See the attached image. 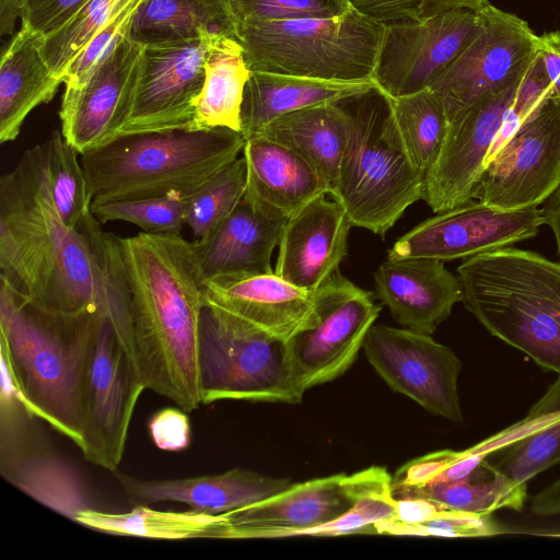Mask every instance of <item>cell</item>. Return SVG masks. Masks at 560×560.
<instances>
[{"label":"cell","mask_w":560,"mask_h":560,"mask_svg":"<svg viewBox=\"0 0 560 560\" xmlns=\"http://www.w3.org/2000/svg\"><path fill=\"white\" fill-rule=\"evenodd\" d=\"M105 260L124 299L143 386L190 412L202 405L199 325L206 291L192 242L180 234H105Z\"/></svg>","instance_id":"1"},{"label":"cell","mask_w":560,"mask_h":560,"mask_svg":"<svg viewBox=\"0 0 560 560\" xmlns=\"http://www.w3.org/2000/svg\"><path fill=\"white\" fill-rule=\"evenodd\" d=\"M104 238L94 214L79 229L62 221L51 194L47 140L1 176L0 279L37 307L113 318Z\"/></svg>","instance_id":"2"},{"label":"cell","mask_w":560,"mask_h":560,"mask_svg":"<svg viewBox=\"0 0 560 560\" xmlns=\"http://www.w3.org/2000/svg\"><path fill=\"white\" fill-rule=\"evenodd\" d=\"M100 314L44 311L0 279L1 363L32 413L79 448L84 377Z\"/></svg>","instance_id":"3"},{"label":"cell","mask_w":560,"mask_h":560,"mask_svg":"<svg viewBox=\"0 0 560 560\" xmlns=\"http://www.w3.org/2000/svg\"><path fill=\"white\" fill-rule=\"evenodd\" d=\"M462 303L494 337L560 374V262L512 246L464 259Z\"/></svg>","instance_id":"4"},{"label":"cell","mask_w":560,"mask_h":560,"mask_svg":"<svg viewBox=\"0 0 560 560\" xmlns=\"http://www.w3.org/2000/svg\"><path fill=\"white\" fill-rule=\"evenodd\" d=\"M245 141L229 128L130 135L80 160L92 205L170 195L186 199L235 161Z\"/></svg>","instance_id":"5"},{"label":"cell","mask_w":560,"mask_h":560,"mask_svg":"<svg viewBox=\"0 0 560 560\" xmlns=\"http://www.w3.org/2000/svg\"><path fill=\"white\" fill-rule=\"evenodd\" d=\"M347 138L337 194L351 226L385 233L422 199L424 176L405 156L376 86L342 100Z\"/></svg>","instance_id":"6"},{"label":"cell","mask_w":560,"mask_h":560,"mask_svg":"<svg viewBox=\"0 0 560 560\" xmlns=\"http://www.w3.org/2000/svg\"><path fill=\"white\" fill-rule=\"evenodd\" d=\"M385 25L351 7L328 19L235 25L252 71L334 81L371 80Z\"/></svg>","instance_id":"7"},{"label":"cell","mask_w":560,"mask_h":560,"mask_svg":"<svg viewBox=\"0 0 560 560\" xmlns=\"http://www.w3.org/2000/svg\"><path fill=\"white\" fill-rule=\"evenodd\" d=\"M198 368L202 405L224 399L293 405L306 392L294 376L284 340L207 303Z\"/></svg>","instance_id":"8"},{"label":"cell","mask_w":560,"mask_h":560,"mask_svg":"<svg viewBox=\"0 0 560 560\" xmlns=\"http://www.w3.org/2000/svg\"><path fill=\"white\" fill-rule=\"evenodd\" d=\"M145 389L136 362L113 323L100 314L83 388L85 460L112 472L121 462L135 407Z\"/></svg>","instance_id":"9"},{"label":"cell","mask_w":560,"mask_h":560,"mask_svg":"<svg viewBox=\"0 0 560 560\" xmlns=\"http://www.w3.org/2000/svg\"><path fill=\"white\" fill-rule=\"evenodd\" d=\"M314 299L311 319L285 341L292 371L305 390L348 371L382 310L372 292L339 271L314 291Z\"/></svg>","instance_id":"10"},{"label":"cell","mask_w":560,"mask_h":560,"mask_svg":"<svg viewBox=\"0 0 560 560\" xmlns=\"http://www.w3.org/2000/svg\"><path fill=\"white\" fill-rule=\"evenodd\" d=\"M392 479L384 467L373 466L352 475L293 482L266 500L223 513L217 538L304 536L307 530L340 517L370 493L392 488Z\"/></svg>","instance_id":"11"},{"label":"cell","mask_w":560,"mask_h":560,"mask_svg":"<svg viewBox=\"0 0 560 560\" xmlns=\"http://www.w3.org/2000/svg\"><path fill=\"white\" fill-rule=\"evenodd\" d=\"M560 186V102L555 94L486 161L474 199L501 210L537 207Z\"/></svg>","instance_id":"12"},{"label":"cell","mask_w":560,"mask_h":560,"mask_svg":"<svg viewBox=\"0 0 560 560\" xmlns=\"http://www.w3.org/2000/svg\"><path fill=\"white\" fill-rule=\"evenodd\" d=\"M478 12L477 35L429 86L440 97L448 121L513 82L539 51V36L526 21L490 2Z\"/></svg>","instance_id":"13"},{"label":"cell","mask_w":560,"mask_h":560,"mask_svg":"<svg viewBox=\"0 0 560 560\" xmlns=\"http://www.w3.org/2000/svg\"><path fill=\"white\" fill-rule=\"evenodd\" d=\"M213 35L143 47L131 105L117 138L192 130Z\"/></svg>","instance_id":"14"},{"label":"cell","mask_w":560,"mask_h":560,"mask_svg":"<svg viewBox=\"0 0 560 560\" xmlns=\"http://www.w3.org/2000/svg\"><path fill=\"white\" fill-rule=\"evenodd\" d=\"M480 24L479 12L465 8L384 24L371 80L392 98L429 88L469 45Z\"/></svg>","instance_id":"15"},{"label":"cell","mask_w":560,"mask_h":560,"mask_svg":"<svg viewBox=\"0 0 560 560\" xmlns=\"http://www.w3.org/2000/svg\"><path fill=\"white\" fill-rule=\"evenodd\" d=\"M362 348L393 390L430 413L454 422L463 420L457 390L462 362L451 348L428 334L386 325H373Z\"/></svg>","instance_id":"16"},{"label":"cell","mask_w":560,"mask_h":560,"mask_svg":"<svg viewBox=\"0 0 560 560\" xmlns=\"http://www.w3.org/2000/svg\"><path fill=\"white\" fill-rule=\"evenodd\" d=\"M37 418L20 397L0 400V472L15 488L74 522L91 509L79 471L48 445Z\"/></svg>","instance_id":"17"},{"label":"cell","mask_w":560,"mask_h":560,"mask_svg":"<svg viewBox=\"0 0 560 560\" xmlns=\"http://www.w3.org/2000/svg\"><path fill=\"white\" fill-rule=\"evenodd\" d=\"M542 224L537 207L501 210L471 200L416 225L395 242L387 258L466 259L534 237Z\"/></svg>","instance_id":"18"},{"label":"cell","mask_w":560,"mask_h":560,"mask_svg":"<svg viewBox=\"0 0 560 560\" xmlns=\"http://www.w3.org/2000/svg\"><path fill=\"white\" fill-rule=\"evenodd\" d=\"M527 71L448 121L439 155L424 175L422 200L433 212L474 200L486 160Z\"/></svg>","instance_id":"19"},{"label":"cell","mask_w":560,"mask_h":560,"mask_svg":"<svg viewBox=\"0 0 560 560\" xmlns=\"http://www.w3.org/2000/svg\"><path fill=\"white\" fill-rule=\"evenodd\" d=\"M143 47L127 34L80 84L66 85L60 131L80 154L118 137L131 105Z\"/></svg>","instance_id":"20"},{"label":"cell","mask_w":560,"mask_h":560,"mask_svg":"<svg viewBox=\"0 0 560 560\" xmlns=\"http://www.w3.org/2000/svg\"><path fill=\"white\" fill-rule=\"evenodd\" d=\"M326 196L288 219L278 245L275 273L308 291L337 273L348 252L351 224L341 205Z\"/></svg>","instance_id":"21"},{"label":"cell","mask_w":560,"mask_h":560,"mask_svg":"<svg viewBox=\"0 0 560 560\" xmlns=\"http://www.w3.org/2000/svg\"><path fill=\"white\" fill-rule=\"evenodd\" d=\"M206 303L287 341L311 319L314 291L275 271L231 272L205 280Z\"/></svg>","instance_id":"22"},{"label":"cell","mask_w":560,"mask_h":560,"mask_svg":"<svg viewBox=\"0 0 560 560\" xmlns=\"http://www.w3.org/2000/svg\"><path fill=\"white\" fill-rule=\"evenodd\" d=\"M374 282L376 298L395 322L422 334H433L462 302L458 277L436 259L387 258L374 272Z\"/></svg>","instance_id":"23"},{"label":"cell","mask_w":560,"mask_h":560,"mask_svg":"<svg viewBox=\"0 0 560 560\" xmlns=\"http://www.w3.org/2000/svg\"><path fill=\"white\" fill-rule=\"evenodd\" d=\"M122 490L140 503L179 502L192 510L223 514L255 504L292 486L244 468L223 474L163 480H144L115 471Z\"/></svg>","instance_id":"24"},{"label":"cell","mask_w":560,"mask_h":560,"mask_svg":"<svg viewBox=\"0 0 560 560\" xmlns=\"http://www.w3.org/2000/svg\"><path fill=\"white\" fill-rule=\"evenodd\" d=\"M287 221L244 195L207 237L192 241L203 277L272 271L271 255Z\"/></svg>","instance_id":"25"},{"label":"cell","mask_w":560,"mask_h":560,"mask_svg":"<svg viewBox=\"0 0 560 560\" xmlns=\"http://www.w3.org/2000/svg\"><path fill=\"white\" fill-rule=\"evenodd\" d=\"M245 195L287 219L314 199L328 195L315 170L290 149L262 137L245 141Z\"/></svg>","instance_id":"26"},{"label":"cell","mask_w":560,"mask_h":560,"mask_svg":"<svg viewBox=\"0 0 560 560\" xmlns=\"http://www.w3.org/2000/svg\"><path fill=\"white\" fill-rule=\"evenodd\" d=\"M372 80L334 81L253 71L243 95L241 133L245 140L283 115L366 92Z\"/></svg>","instance_id":"27"},{"label":"cell","mask_w":560,"mask_h":560,"mask_svg":"<svg viewBox=\"0 0 560 560\" xmlns=\"http://www.w3.org/2000/svg\"><path fill=\"white\" fill-rule=\"evenodd\" d=\"M254 137L266 138L296 153L320 176L328 195L336 196L347 138L342 100L278 117Z\"/></svg>","instance_id":"28"},{"label":"cell","mask_w":560,"mask_h":560,"mask_svg":"<svg viewBox=\"0 0 560 560\" xmlns=\"http://www.w3.org/2000/svg\"><path fill=\"white\" fill-rule=\"evenodd\" d=\"M42 36L21 27L0 63V142L15 140L28 114L55 96L57 78L39 50Z\"/></svg>","instance_id":"29"},{"label":"cell","mask_w":560,"mask_h":560,"mask_svg":"<svg viewBox=\"0 0 560 560\" xmlns=\"http://www.w3.org/2000/svg\"><path fill=\"white\" fill-rule=\"evenodd\" d=\"M205 33L235 37L228 0H142L128 35L147 46L194 39Z\"/></svg>","instance_id":"30"},{"label":"cell","mask_w":560,"mask_h":560,"mask_svg":"<svg viewBox=\"0 0 560 560\" xmlns=\"http://www.w3.org/2000/svg\"><path fill=\"white\" fill-rule=\"evenodd\" d=\"M252 72L236 37L214 34L205 63V82L192 130L229 128L241 132L244 89Z\"/></svg>","instance_id":"31"},{"label":"cell","mask_w":560,"mask_h":560,"mask_svg":"<svg viewBox=\"0 0 560 560\" xmlns=\"http://www.w3.org/2000/svg\"><path fill=\"white\" fill-rule=\"evenodd\" d=\"M392 492L395 499L422 498L444 509L491 515L499 510L521 511L527 499V483L510 479L487 458L460 480L392 488Z\"/></svg>","instance_id":"32"},{"label":"cell","mask_w":560,"mask_h":560,"mask_svg":"<svg viewBox=\"0 0 560 560\" xmlns=\"http://www.w3.org/2000/svg\"><path fill=\"white\" fill-rule=\"evenodd\" d=\"M223 522V514L192 509L184 512L158 511L145 505L127 513L85 509L74 520L77 524L109 535L167 540L217 538Z\"/></svg>","instance_id":"33"},{"label":"cell","mask_w":560,"mask_h":560,"mask_svg":"<svg viewBox=\"0 0 560 560\" xmlns=\"http://www.w3.org/2000/svg\"><path fill=\"white\" fill-rule=\"evenodd\" d=\"M388 101L397 141L411 166L424 176L436 160L447 131L445 108L431 88Z\"/></svg>","instance_id":"34"},{"label":"cell","mask_w":560,"mask_h":560,"mask_svg":"<svg viewBox=\"0 0 560 560\" xmlns=\"http://www.w3.org/2000/svg\"><path fill=\"white\" fill-rule=\"evenodd\" d=\"M54 201L62 221L79 229L93 217L92 198L80 153L55 130L47 139Z\"/></svg>","instance_id":"35"},{"label":"cell","mask_w":560,"mask_h":560,"mask_svg":"<svg viewBox=\"0 0 560 560\" xmlns=\"http://www.w3.org/2000/svg\"><path fill=\"white\" fill-rule=\"evenodd\" d=\"M133 0H90L61 28L39 40V50L52 73L63 81L67 68L85 45Z\"/></svg>","instance_id":"36"},{"label":"cell","mask_w":560,"mask_h":560,"mask_svg":"<svg viewBox=\"0 0 560 560\" xmlns=\"http://www.w3.org/2000/svg\"><path fill=\"white\" fill-rule=\"evenodd\" d=\"M247 171L241 154L220 173L186 198V225L194 241L207 237L243 199Z\"/></svg>","instance_id":"37"},{"label":"cell","mask_w":560,"mask_h":560,"mask_svg":"<svg viewBox=\"0 0 560 560\" xmlns=\"http://www.w3.org/2000/svg\"><path fill=\"white\" fill-rule=\"evenodd\" d=\"M92 212L101 223L124 221L151 234H180L186 225V199L174 195L94 203Z\"/></svg>","instance_id":"38"},{"label":"cell","mask_w":560,"mask_h":560,"mask_svg":"<svg viewBox=\"0 0 560 560\" xmlns=\"http://www.w3.org/2000/svg\"><path fill=\"white\" fill-rule=\"evenodd\" d=\"M492 465L516 482H528L560 464V421L502 450Z\"/></svg>","instance_id":"39"},{"label":"cell","mask_w":560,"mask_h":560,"mask_svg":"<svg viewBox=\"0 0 560 560\" xmlns=\"http://www.w3.org/2000/svg\"><path fill=\"white\" fill-rule=\"evenodd\" d=\"M505 530L491 515L442 508L432 518L418 524L386 520L375 524V534L442 537H489Z\"/></svg>","instance_id":"40"},{"label":"cell","mask_w":560,"mask_h":560,"mask_svg":"<svg viewBox=\"0 0 560 560\" xmlns=\"http://www.w3.org/2000/svg\"><path fill=\"white\" fill-rule=\"evenodd\" d=\"M90 0H0L1 34H12L15 22L46 37L68 23Z\"/></svg>","instance_id":"41"},{"label":"cell","mask_w":560,"mask_h":560,"mask_svg":"<svg viewBox=\"0 0 560 560\" xmlns=\"http://www.w3.org/2000/svg\"><path fill=\"white\" fill-rule=\"evenodd\" d=\"M234 25L259 21L328 19L343 14L350 0H228Z\"/></svg>","instance_id":"42"},{"label":"cell","mask_w":560,"mask_h":560,"mask_svg":"<svg viewBox=\"0 0 560 560\" xmlns=\"http://www.w3.org/2000/svg\"><path fill=\"white\" fill-rule=\"evenodd\" d=\"M142 0H133L116 19L103 27L79 52L63 75L66 85L80 84L93 67L129 32L133 14Z\"/></svg>","instance_id":"43"},{"label":"cell","mask_w":560,"mask_h":560,"mask_svg":"<svg viewBox=\"0 0 560 560\" xmlns=\"http://www.w3.org/2000/svg\"><path fill=\"white\" fill-rule=\"evenodd\" d=\"M154 444L164 451H182L190 442L189 419L182 408H164L155 412L149 422Z\"/></svg>","instance_id":"44"},{"label":"cell","mask_w":560,"mask_h":560,"mask_svg":"<svg viewBox=\"0 0 560 560\" xmlns=\"http://www.w3.org/2000/svg\"><path fill=\"white\" fill-rule=\"evenodd\" d=\"M366 16L383 23L421 21L429 18L423 0H350Z\"/></svg>","instance_id":"45"},{"label":"cell","mask_w":560,"mask_h":560,"mask_svg":"<svg viewBox=\"0 0 560 560\" xmlns=\"http://www.w3.org/2000/svg\"><path fill=\"white\" fill-rule=\"evenodd\" d=\"M539 50L551 82L553 94L560 102V30L539 35Z\"/></svg>","instance_id":"46"},{"label":"cell","mask_w":560,"mask_h":560,"mask_svg":"<svg viewBox=\"0 0 560 560\" xmlns=\"http://www.w3.org/2000/svg\"><path fill=\"white\" fill-rule=\"evenodd\" d=\"M396 517L406 524H418L435 516L442 506L422 498L396 499Z\"/></svg>","instance_id":"47"},{"label":"cell","mask_w":560,"mask_h":560,"mask_svg":"<svg viewBox=\"0 0 560 560\" xmlns=\"http://www.w3.org/2000/svg\"><path fill=\"white\" fill-rule=\"evenodd\" d=\"M530 510L539 516L560 515V478L533 497Z\"/></svg>","instance_id":"48"},{"label":"cell","mask_w":560,"mask_h":560,"mask_svg":"<svg viewBox=\"0 0 560 560\" xmlns=\"http://www.w3.org/2000/svg\"><path fill=\"white\" fill-rule=\"evenodd\" d=\"M542 213L545 217V224H547L553 233L558 256L560 258V186L546 200Z\"/></svg>","instance_id":"49"},{"label":"cell","mask_w":560,"mask_h":560,"mask_svg":"<svg viewBox=\"0 0 560 560\" xmlns=\"http://www.w3.org/2000/svg\"><path fill=\"white\" fill-rule=\"evenodd\" d=\"M430 16L452 9H471L479 11L489 0H423Z\"/></svg>","instance_id":"50"}]
</instances>
